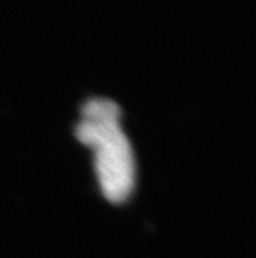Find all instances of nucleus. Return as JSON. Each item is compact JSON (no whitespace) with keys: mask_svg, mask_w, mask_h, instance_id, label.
Here are the masks:
<instances>
[{"mask_svg":"<svg viewBox=\"0 0 256 258\" xmlns=\"http://www.w3.org/2000/svg\"><path fill=\"white\" fill-rule=\"evenodd\" d=\"M119 105L109 98H92L84 104L75 128L80 143L93 151L94 170L107 201L122 203L132 194L136 161L130 139L120 123Z\"/></svg>","mask_w":256,"mask_h":258,"instance_id":"nucleus-1","label":"nucleus"}]
</instances>
